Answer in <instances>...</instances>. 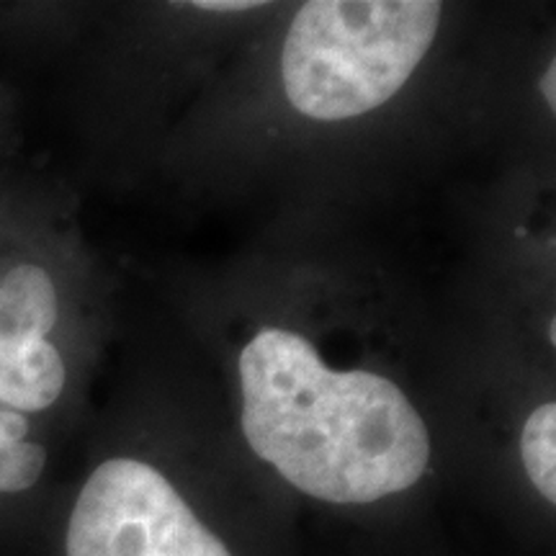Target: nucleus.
<instances>
[{
	"label": "nucleus",
	"mask_w": 556,
	"mask_h": 556,
	"mask_svg": "<svg viewBox=\"0 0 556 556\" xmlns=\"http://www.w3.org/2000/svg\"><path fill=\"white\" fill-rule=\"evenodd\" d=\"M435 0H312L296 11L281 52V80L299 114L343 122L379 109L433 45Z\"/></svg>",
	"instance_id": "nucleus-2"
},
{
	"label": "nucleus",
	"mask_w": 556,
	"mask_h": 556,
	"mask_svg": "<svg viewBox=\"0 0 556 556\" xmlns=\"http://www.w3.org/2000/svg\"><path fill=\"white\" fill-rule=\"evenodd\" d=\"M58 323L52 276L21 263L0 281V407L39 413L65 389V364L50 336Z\"/></svg>",
	"instance_id": "nucleus-4"
},
{
	"label": "nucleus",
	"mask_w": 556,
	"mask_h": 556,
	"mask_svg": "<svg viewBox=\"0 0 556 556\" xmlns=\"http://www.w3.org/2000/svg\"><path fill=\"white\" fill-rule=\"evenodd\" d=\"M541 93H544L548 109H556V65H554V60L548 62L544 78H541Z\"/></svg>",
	"instance_id": "nucleus-8"
},
{
	"label": "nucleus",
	"mask_w": 556,
	"mask_h": 556,
	"mask_svg": "<svg viewBox=\"0 0 556 556\" xmlns=\"http://www.w3.org/2000/svg\"><path fill=\"white\" fill-rule=\"evenodd\" d=\"M242 433L304 495L366 505L426 475L430 435L405 392L371 371H332L304 336L266 328L242 348Z\"/></svg>",
	"instance_id": "nucleus-1"
},
{
	"label": "nucleus",
	"mask_w": 556,
	"mask_h": 556,
	"mask_svg": "<svg viewBox=\"0 0 556 556\" xmlns=\"http://www.w3.org/2000/svg\"><path fill=\"white\" fill-rule=\"evenodd\" d=\"M520 454L528 477L546 503H556V405L544 402L526 420Z\"/></svg>",
	"instance_id": "nucleus-6"
},
{
	"label": "nucleus",
	"mask_w": 556,
	"mask_h": 556,
	"mask_svg": "<svg viewBox=\"0 0 556 556\" xmlns=\"http://www.w3.org/2000/svg\"><path fill=\"white\" fill-rule=\"evenodd\" d=\"M199 11H214V13H238V11H253L261 9L263 3L258 0H197L191 3Z\"/></svg>",
	"instance_id": "nucleus-7"
},
{
	"label": "nucleus",
	"mask_w": 556,
	"mask_h": 556,
	"mask_svg": "<svg viewBox=\"0 0 556 556\" xmlns=\"http://www.w3.org/2000/svg\"><path fill=\"white\" fill-rule=\"evenodd\" d=\"M67 556H232L150 464L111 458L88 477L67 523Z\"/></svg>",
	"instance_id": "nucleus-3"
},
{
	"label": "nucleus",
	"mask_w": 556,
	"mask_h": 556,
	"mask_svg": "<svg viewBox=\"0 0 556 556\" xmlns=\"http://www.w3.org/2000/svg\"><path fill=\"white\" fill-rule=\"evenodd\" d=\"M29 420L16 409L0 407V492L13 495L37 484L47 464V451L31 443Z\"/></svg>",
	"instance_id": "nucleus-5"
}]
</instances>
